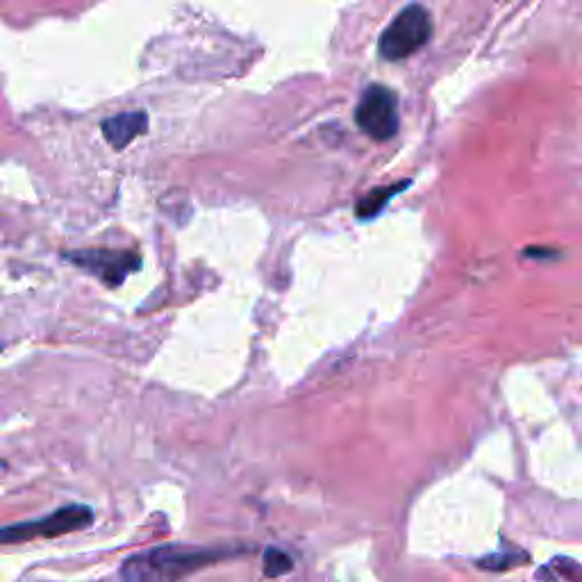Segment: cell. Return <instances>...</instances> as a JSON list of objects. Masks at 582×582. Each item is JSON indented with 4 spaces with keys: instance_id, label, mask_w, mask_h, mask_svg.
Listing matches in <instances>:
<instances>
[{
    "instance_id": "obj_5",
    "label": "cell",
    "mask_w": 582,
    "mask_h": 582,
    "mask_svg": "<svg viewBox=\"0 0 582 582\" xmlns=\"http://www.w3.org/2000/svg\"><path fill=\"white\" fill-rule=\"evenodd\" d=\"M80 269L89 271L91 276L101 278L105 285L119 287L132 271L141 269V257L130 251H107V248H94V251H78L66 255Z\"/></svg>"
},
{
    "instance_id": "obj_3",
    "label": "cell",
    "mask_w": 582,
    "mask_h": 582,
    "mask_svg": "<svg viewBox=\"0 0 582 582\" xmlns=\"http://www.w3.org/2000/svg\"><path fill=\"white\" fill-rule=\"evenodd\" d=\"M91 521H94V512L87 505H69L39 521L0 528V544H19L37 537H62L91 526Z\"/></svg>"
},
{
    "instance_id": "obj_6",
    "label": "cell",
    "mask_w": 582,
    "mask_h": 582,
    "mask_svg": "<svg viewBox=\"0 0 582 582\" xmlns=\"http://www.w3.org/2000/svg\"><path fill=\"white\" fill-rule=\"evenodd\" d=\"M146 126L148 116L144 112H123L103 121V135L116 151H121L132 139H137L141 132H146Z\"/></svg>"
},
{
    "instance_id": "obj_2",
    "label": "cell",
    "mask_w": 582,
    "mask_h": 582,
    "mask_svg": "<svg viewBox=\"0 0 582 582\" xmlns=\"http://www.w3.org/2000/svg\"><path fill=\"white\" fill-rule=\"evenodd\" d=\"M432 35L430 14L423 5H407L382 32L378 51L389 62L405 60L428 44Z\"/></svg>"
},
{
    "instance_id": "obj_8",
    "label": "cell",
    "mask_w": 582,
    "mask_h": 582,
    "mask_svg": "<svg viewBox=\"0 0 582 582\" xmlns=\"http://www.w3.org/2000/svg\"><path fill=\"white\" fill-rule=\"evenodd\" d=\"M528 560V553L517 551V553H494L485 557V560L478 562L480 569H487V571H507V569H514V567H521L523 562Z\"/></svg>"
},
{
    "instance_id": "obj_7",
    "label": "cell",
    "mask_w": 582,
    "mask_h": 582,
    "mask_svg": "<svg viewBox=\"0 0 582 582\" xmlns=\"http://www.w3.org/2000/svg\"><path fill=\"white\" fill-rule=\"evenodd\" d=\"M407 185H410V180L401 182V185H392V187H378L373 189L371 194H367L364 198H360V203L355 207V214L357 219L362 221H369L373 216H378L382 212V207L389 203V198L396 196L398 191H403Z\"/></svg>"
},
{
    "instance_id": "obj_9",
    "label": "cell",
    "mask_w": 582,
    "mask_h": 582,
    "mask_svg": "<svg viewBox=\"0 0 582 582\" xmlns=\"http://www.w3.org/2000/svg\"><path fill=\"white\" fill-rule=\"evenodd\" d=\"M294 569V560L287 553L278 551V548H266L264 551V573L269 578H280L287 571Z\"/></svg>"
},
{
    "instance_id": "obj_1",
    "label": "cell",
    "mask_w": 582,
    "mask_h": 582,
    "mask_svg": "<svg viewBox=\"0 0 582 582\" xmlns=\"http://www.w3.org/2000/svg\"><path fill=\"white\" fill-rule=\"evenodd\" d=\"M232 553L235 548L157 546L123 562L121 578L123 582H182L194 571L230 557Z\"/></svg>"
},
{
    "instance_id": "obj_4",
    "label": "cell",
    "mask_w": 582,
    "mask_h": 582,
    "mask_svg": "<svg viewBox=\"0 0 582 582\" xmlns=\"http://www.w3.org/2000/svg\"><path fill=\"white\" fill-rule=\"evenodd\" d=\"M355 121L371 139H392L398 132V101L394 91L382 85H371L357 103Z\"/></svg>"
}]
</instances>
